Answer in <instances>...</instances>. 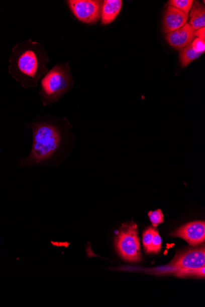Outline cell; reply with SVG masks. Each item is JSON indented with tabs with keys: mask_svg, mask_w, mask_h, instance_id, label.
<instances>
[{
	"mask_svg": "<svg viewBox=\"0 0 205 307\" xmlns=\"http://www.w3.org/2000/svg\"><path fill=\"white\" fill-rule=\"evenodd\" d=\"M49 59L43 46L31 40L19 43L13 49L10 73L25 88L36 87L48 73Z\"/></svg>",
	"mask_w": 205,
	"mask_h": 307,
	"instance_id": "cell-1",
	"label": "cell"
},
{
	"mask_svg": "<svg viewBox=\"0 0 205 307\" xmlns=\"http://www.w3.org/2000/svg\"><path fill=\"white\" fill-rule=\"evenodd\" d=\"M33 143L31 151L22 166L40 165L52 161L59 154L63 137L60 129L52 120L41 121L32 124Z\"/></svg>",
	"mask_w": 205,
	"mask_h": 307,
	"instance_id": "cell-2",
	"label": "cell"
},
{
	"mask_svg": "<svg viewBox=\"0 0 205 307\" xmlns=\"http://www.w3.org/2000/svg\"><path fill=\"white\" fill-rule=\"evenodd\" d=\"M73 85L68 66L58 65L46 73L41 82L40 95L43 106L59 100Z\"/></svg>",
	"mask_w": 205,
	"mask_h": 307,
	"instance_id": "cell-3",
	"label": "cell"
},
{
	"mask_svg": "<svg viewBox=\"0 0 205 307\" xmlns=\"http://www.w3.org/2000/svg\"><path fill=\"white\" fill-rule=\"evenodd\" d=\"M115 244L118 253L126 261H141L140 243L137 224L134 222L123 224L116 237Z\"/></svg>",
	"mask_w": 205,
	"mask_h": 307,
	"instance_id": "cell-4",
	"label": "cell"
},
{
	"mask_svg": "<svg viewBox=\"0 0 205 307\" xmlns=\"http://www.w3.org/2000/svg\"><path fill=\"white\" fill-rule=\"evenodd\" d=\"M204 249H195L186 251L176 257L172 262V266L178 272L185 275L204 276Z\"/></svg>",
	"mask_w": 205,
	"mask_h": 307,
	"instance_id": "cell-5",
	"label": "cell"
},
{
	"mask_svg": "<svg viewBox=\"0 0 205 307\" xmlns=\"http://www.w3.org/2000/svg\"><path fill=\"white\" fill-rule=\"evenodd\" d=\"M71 12L79 21L85 24L96 23L101 18L102 2L98 0H70Z\"/></svg>",
	"mask_w": 205,
	"mask_h": 307,
	"instance_id": "cell-6",
	"label": "cell"
},
{
	"mask_svg": "<svg viewBox=\"0 0 205 307\" xmlns=\"http://www.w3.org/2000/svg\"><path fill=\"white\" fill-rule=\"evenodd\" d=\"M173 237L182 238L190 245L195 246L204 242V221H193L180 227L171 234Z\"/></svg>",
	"mask_w": 205,
	"mask_h": 307,
	"instance_id": "cell-7",
	"label": "cell"
},
{
	"mask_svg": "<svg viewBox=\"0 0 205 307\" xmlns=\"http://www.w3.org/2000/svg\"><path fill=\"white\" fill-rule=\"evenodd\" d=\"M195 37V30L189 24L172 32L167 33L166 40L171 47L181 49L192 43Z\"/></svg>",
	"mask_w": 205,
	"mask_h": 307,
	"instance_id": "cell-8",
	"label": "cell"
},
{
	"mask_svg": "<svg viewBox=\"0 0 205 307\" xmlns=\"http://www.w3.org/2000/svg\"><path fill=\"white\" fill-rule=\"evenodd\" d=\"M187 19L186 14L169 6L163 18V32L168 33L175 31L186 24Z\"/></svg>",
	"mask_w": 205,
	"mask_h": 307,
	"instance_id": "cell-9",
	"label": "cell"
},
{
	"mask_svg": "<svg viewBox=\"0 0 205 307\" xmlns=\"http://www.w3.org/2000/svg\"><path fill=\"white\" fill-rule=\"evenodd\" d=\"M123 7L121 0H105L102 2L101 20V24L112 23L117 18Z\"/></svg>",
	"mask_w": 205,
	"mask_h": 307,
	"instance_id": "cell-10",
	"label": "cell"
},
{
	"mask_svg": "<svg viewBox=\"0 0 205 307\" xmlns=\"http://www.w3.org/2000/svg\"><path fill=\"white\" fill-rule=\"evenodd\" d=\"M190 26L194 30L205 27V8L198 2H193L190 11Z\"/></svg>",
	"mask_w": 205,
	"mask_h": 307,
	"instance_id": "cell-11",
	"label": "cell"
},
{
	"mask_svg": "<svg viewBox=\"0 0 205 307\" xmlns=\"http://www.w3.org/2000/svg\"><path fill=\"white\" fill-rule=\"evenodd\" d=\"M201 54L197 53L193 49L191 44L181 49L179 52V59L183 67L187 66L193 61L197 59Z\"/></svg>",
	"mask_w": 205,
	"mask_h": 307,
	"instance_id": "cell-12",
	"label": "cell"
},
{
	"mask_svg": "<svg viewBox=\"0 0 205 307\" xmlns=\"http://www.w3.org/2000/svg\"><path fill=\"white\" fill-rule=\"evenodd\" d=\"M168 4L170 7L176 8L188 15L192 7L193 1L192 0H171L169 1Z\"/></svg>",
	"mask_w": 205,
	"mask_h": 307,
	"instance_id": "cell-13",
	"label": "cell"
},
{
	"mask_svg": "<svg viewBox=\"0 0 205 307\" xmlns=\"http://www.w3.org/2000/svg\"><path fill=\"white\" fill-rule=\"evenodd\" d=\"M155 229L152 227H149L144 232L143 236V242L144 247L147 253H151L152 240H153Z\"/></svg>",
	"mask_w": 205,
	"mask_h": 307,
	"instance_id": "cell-14",
	"label": "cell"
},
{
	"mask_svg": "<svg viewBox=\"0 0 205 307\" xmlns=\"http://www.w3.org/2000/svg\"><path fill=\"white\" fill-rule=\"evenodd\" d=\"M149 219H150L152 225L156 228L158 226L164 221V216L160 209L151 211L148 213Z\"/></svg>",
	"mask_w": 205,
	"mask_h": 307,
	"instance_id": "cell-15",
	"label": "cell"
},
{
	"mask_svg": "<svg viewBox=\"0 0 205 307\" xmlns=\"http://www.w3.org/2000/svg\"><path fill=\"white\" fill-rule=\"evenodd\" d=\"M162 248V239L157 229H155L153 240L151 249V253H159Z\"/></svg>",
	"mask_w": 205,
	"mask_h": 307,
	"instance_id": "cell-16",
	"label": "cell"
},
{
	"mask_svg": "<svg viewBox=\"0 0 205 307\" xmlns=\"http://www.w3.org/2000/svg\"><path fill=\"white\" fill-rule=\"evenodd\" d=\"M192 48L198 54H203L205 51V40L196 38L191 43Z\"/></svg>",
	"mask_w": 205,
	"mask_h": 307,
	"instance_id": "cell-17",
	"label": "cell"
},
{
	"mask_svg": "<svg viewBox=\"0 0 205 307\" xmlns=\"http://www.w3.org/2000/svg\"><path fill=\"white\" fill-rule=\"evenodd\" d=\"M195 37L205 40V27L195 30Z\"/></svg>",
	"mask_w": 205,
	"mask_h": 307,
	"instance_id": "cell-18",
	"label": "cell"
},
{
	"mask_svg": "<svg viewBox=\"0 0 205 307\" xmlns=\"http://www.w3.org/2000/svg\"><path fill=\"white\" fill-rule=\"evenodd\" d=\"M0 151H1V148H0Z\"/></svg>",
	"mask_w": 205,
	"mask_h": 307,
	"instance_id": "cell-19",
	"label": "cell"
}]
</instances>
